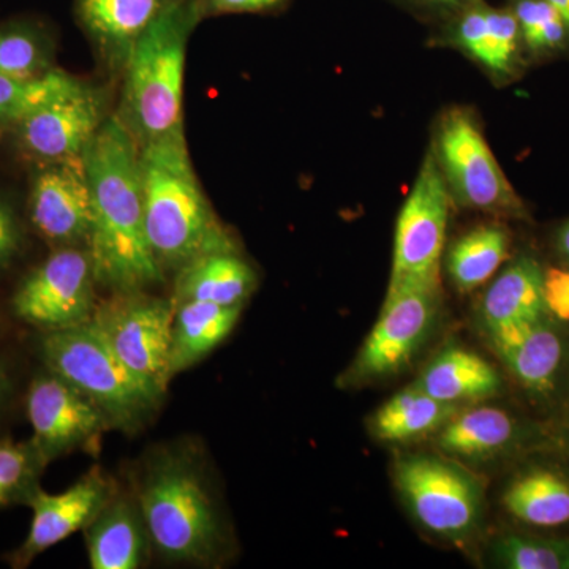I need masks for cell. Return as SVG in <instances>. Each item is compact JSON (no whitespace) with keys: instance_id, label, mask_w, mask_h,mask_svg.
I'll return each instance as SVG.
<instances>
[{"instance_id":"cell-1","label":"cell","mask_w":569,"mask_h":569,"mask_svg":"<svg viewBox=\"0 0 569 569\" xmlns=\"http://www.w3.org/2000/svg\"><path fill=\"white\" fill-rule=\"evenodd\" d=\"M92 190L88 249L96 282L116 291H141L164 280L146 233L140 144L118 114L107 118L84 152Z\"/></svg>"},{"instance_id":"cell-2","label":"cell","mask_w":569,"mask_h":569,"mask_svg":"<svg viewBox=\"0 0 569 569\" xmlns=\"http://www.w3.org/2000/svg\"><path fill=\"white\" fill-rule=\"evenodd\" d=\"M146 233L163 271H176L213 252H234L194 173L182 129L140 146Z\"/></svg>"},{"instance_id":"cell-3","label":"cell","mask_w":569,"mask_h":569,"mask_svg":"<svg viewBox=\"0 0 569 569\" xmlns=\"http://www.w3.org/2000/svg\"><path fill=\"white\" fill-rule=\"evenodd\" d=\"M201 14L200 0H173L127 59L118 118L140 146L183 127L187 47Z\"/></svg>"},{"instance_id":"cell-4","label":"cell","mask_w":569,"mask_h":569,"mask_svg":"<svg viewBox=\"0 0 569 569\" xmlns=\"http://www.w3.org/2000/svg\"><path fill=\"white\" fill-rule=\"evenodd\" d=\"M149 541L164 559L212 563L224 545L223 527L203 478L189 459L164 452L149 463L138 488Z\"/></svg>"},{"instance_id":"cell-5","label":"cell","mask_w":569,"mask_h":569,"mask_svg":"<svg viewBox=\"0 0 569 569\" xmlns=\"http://www.w3.org/2000/svg\"><path fill=\"white\" fill-rule=\"evenodd\" d=\"M44 365L103 411L111 426L138 429L163 395L134 376L89 323L44 332Z\"/></svg>"},{"instance_id":"cell-6","label":"cell","mask_w":569,"mask_h":569,"mask_svg":"<svg viewBox=\"0 0 569 569\" xmlns=\"http://www.w3.org/2000/svg\"><path fill=\"white\" fill-rule=\"evenodd\" d=\"M395 482L408 511L430 533L463 545L481 526L485 488L459 463L438 456H402L395 463Z\"/></svg>"},{"instance_id":"cell-7","label":"cell","mask_w":569,"mask_h":569,"mask_svg":"<svg viewBox=\"0 0 569 569\" xmlns=\"http://www.w3.org/2000/svg\"><path fill=\"white\" fill-rule=\"evenodd\" d=\"M432 149L452 203L490 216L526 219V204L509 183L470 111L452 108L445 112Z\"/></svg>"},{"instance_id":"cell-8","label":"cell","mask_w":569,"mask_h":569,"mask_svg":"<svg viewBox=\"0 0 569 569\" xmlns=\"http://www.w3.org/2000/svg\"><path fill=\"white\" fill-rule=\"evenodd\" d=\"M440 306L441 277H391L380 317L346 373L347 380H378L406 369L429 339Z\"/></svg>"},{"instance_id":"cell-9","label":"cell","mask_w":569,"mask_h":569,"mask_svg":"<svg viewBox=\"0 0 569 569\" xmlns=\"http://www.w3.org/2000/svg\"><path fill=\"white\" fill-rule=\"evenodd\" d=\"M173 299L141 291H116L97 302L93 328L134 376L164 395L170 383Z\"/></svg>"},{"instance_id":"cell-10","label":"cell","mask_w":569,"mask_h":569,"mask_svg":"<svg viewBox=\"0 0 569 569\" xmlns=\"http://www.w3.org/2000/svg\"><path fill=\"white\" fill-rule=\"evenodd\" d=\"M96 284L88 249L56 247L18 287L13 312L44 331L89 323L97 306Z\"/></svg>"},{"instance_id":"cell-11","label":"cell","mask_w":569,"mask_h":569,"mask_svg":"<svg viewBox=\"0 0 569 569\" xmlns=\"http://www.w3.org/2000/svg\"><path fill=\"white\" fill-rule=\"evenodd\" d=\"M451 194L430 149L397 217L391 277L440 279Z\"/></svg>"},{"instance_id":"cell-12","label":"cell","mask_w":569,"mask_h":569,"mask_svg":"<svg viewBox=\"0 0 569 569\" xmlns=\"http://www.w3.org/2000/svg\"><path fill=\"white\" fill-rule=\"evenodd\" d=\"M28 417L31 445L44 466L73 449L91 448L111 427L96 403L52 372L32 381Z\"/></svg>"},{"instance_id":"cell-13","label":"cell","mask_w":569,"mask_h":569,"mask_svg":"<svg viewBox=\"0 0 569 569\" xmlns=\"http://www.w3.org/2000/svg\"><path fill=\"white\" fill-rule=\"evenodd\" d=\"M29 216L37 233L56 247L88 244L92 190L84 156L40 163L31 182Z\"/></svg>"},{"instance_id":"cell-14","label":"cell","mask_w":569,"mask_h":569,"mask_svg":"<svg viewBox=\"0 0 569 569\" xmlns=\"http://www.w3.org/2000/svg\"><path fill=\"white\" fill-rule=\"evenodd\" d=\"M104 121L102 92L84 82L33 111L14 130L21 151L40 164L84 156Z\"/></svg>"},{"instance_id":"cell-15","label":"cell","mask_w":569,"mask_h":569,"mask_svg":"<svg viewBox=\"0 0 569 569\" xmlns=\"http://www.w3.org/2000/svg\"><path fill=\"white\" fill-rule=\"evenodd\" d=\"M114 497L111 479L99 467L92 468L62 493H47L37 486L26 498L32 508L31 529L21 548L11 557V565L28 567L44 550L84 530Z\"/></svg>"},{"instance_id":"cell-16","label":"cell","mask_w":569,"mask_h":569,"mask_svg":"<svg viewBox=\"0 0 569 569\" xmlns=\"http://www.w3.org/2000/svg\"><path fill=\"white\" fill-rule=\"evenodd\" d=\"M490 346L512 376L531 392L552 389L563 361V342L549 318L489 329Z\"/></svg>"},{"instance_id":"cell-17","label":"cell","mask_w":569,"mask_h":569,"mask_svg":"<svg viewBox=\"0 0 569 569\" xmlns=\"http://www.w3.org/2000/svg\"><path fill=\"white\" fill-rule=\"evenodd\" d=\"M173 0H77L78 18L104 61L123 70L134 43Z\"/></svg>"},{"instance_id":"cell-18","label":"cell","mask_w":569,"mask_h":569,"mask_svg":"<svg viewBox=\"0 0 569 569\" xmlns=\"http://www.w3.org/2000/svg\"><path fill=\"white\" fill-rule=\"evenodd\" d=\"M84 531L93 569H134L144 561L149 535L138 503L112 498Z\"/></svg>"},{"instance_id":"cell-19","label":"cell","mask_w":569,"mask_h":569,"mask_svg":"<svg viewBox=\"0 0 569 569\" xmlns=\"http://www.w3.org/2000/svg\"><path fill=\"white\" fill-rule=\"evenodd\" d=\"M545 271L537 260L518 258L498 274L482 295L479 318L486 331L498 326L527 323L549 317L546 309Z\"/></svg>"},{"instance_id":"cell-20","label":"cell","mask_w":569,"mask_h":569,"mask_svg":"<svg viewBox=\"0 0 569 569\" xmlns=\"http://www.w3.org/2000/svg\"><path fill=\"white\" fill-rule=\"evenodd\" d=\"M257 287L252 266L238 252H213L179 269L174 284V305L183 301L242 306Z\"/></svg>"},{"instance_id":"cell-21","label":"cell","mask_w":569,"mask_h":569,"mask_svg":"<svg viewBox=\"0 0 569 569\" xmlns=\"http://www.w3.org/2000/svg\"><path fill=\"white\" fill-rule=\"evenodd\" d=\"M413 385L440 402L459 407L496 396L501 380L485 358L466 348L451 347L436 356Z\"/></svg>"},{"instance_id":"cell-22","label":"cell","mask_w":569,"mask_h":569,"mask_svg":"<svg viewBox=\"0 0 569 569\" xmlns=\"http://www.w3.org/2000/svg\"><path fill=\"white\" fill-rule=\"evenodd\" d=\"M171 329L170 376L200 362L233 331L242 306H219L203 301L174 305Z\"/></svg>"},{"instance_id":"cell-23","label":"cell","mask_w":569,"mask_h":569,"mask_svg":"<svg viewBox=\"0 0 569 569\" xmlns=\"http://www.w3.org/2000/svg\"><path fill=\"white\" fill-rule=\"evenodd\" d=\"M518 421L497 407L456 413L438 430V448L452 458L488 460L503 455L519 440Z\"/></svg>"},{"instance_id":"cell-24","label":"cell","mask_w":569,"mask_h":569,"mask_svg":"<svg viewBox=\"0 0 569 569\" xmlns=\"http://www.w3.org/2000/svg\"><path fill=\"white\" fill-rule=\"evenodd\" d=\"M519 39L515 13L489 7L468 10L456 28L459 47L497 77H508L516 69Z\"/></svg>"},{"instance_id":"cell-25","label":"cell","mask_w":569,"mask_h":569,"mask_svg":"<svg viewBox=\"0 0 569 569\" xmlns=\"http://www.w3.org/2000/svg\"><path fill=\"white\" fill-rule=\"evenodd\" d=\"M458 411L411 385L378 408L370 427L380 440L407 443L438 432Z\"/></svg>"},{"instance_id":"cell-26","label":"cell","mask_w":569,"mask_h":569,"mask_svg":"<svg viewBox=\"0 0 569 569\" xmlns=\"http://www.w3.org/2000/svg\"><path fill=\"white\" fill-rule=\"evenodd\" d=\"M509 515L535 527H560L569 522V481L546 468H533L508 486L503 496Z\"/></svg>"},{"instance_id":"cell-27","label":"cell","mask_w":569,"mask_h":569,"mask_svg":"<svg viewBox=\"0 0 569 569\" xmlns=\"http://www.w3.org/2000/svg\"><path fill=\"white\" fill-rule=\"evenodd\" d=\"M509 234L496 223L481 224L460 236L449 247L447 271L452 284L462 293L478 290L489 282L507 260Z\"/></svg>"},{"instance_id":"cell-28","label":"cell","mask_w":569,"mask_h":569,"mask_svg":"<svg viewBox=\"0 0 569 569\" xmlns=\"http://www.w3.org/2000/svg\"><path fill=\"white\" fill-rule=\"evenodd\" d=\"M84 82L51 69L33 78L0 77V132L17 129L33 111L77 91Z\"/></svg>"},{"instance_id":"cell-29","label":"cell","mask_w":569,"mask_h":569,"mask_svg":"<svg viewBox=\"0 0 569 569\" xmlns=\"http://www.w3.org/2000/svg\"><path fill=\"white\" fill-rule=\"evenodd\" d=\"M47 41L33 29L10 26L0 29V77L33 78L51 70Z\"/></svg>"},{"instance_id":"cell-30","label":"cell","mask_w":569,"mask_h":569,"mask_svg":"<svg viewBox=\"0 0 569 569\" xmlns=\"http://www.w3.org/2000/svg\"><path fill=\"white\" fill-rule=\"evenodd\" d=\"M493 556L501 567L509 569H569V538L508 535L497 542Z\"/></svg>"},{"instance_id":"cell-31","label":"cell","mask_w":569,"mask_h":569,"mask_svg":"<svg viewBox=\"0 0 569 569\" xmlns=\"http://www.w3.org/2000/svg\"><path fill=\"white\" fill-rule=\"evenodd\" d=\"M43 467L31 441H0V508L14 500H26L37 488V477Z\"/></svg>"},{"instance_id":"cell-32","label":"cell","mask_w":569,"mask_h":569,"mask_svg":"<svg viewBox=\"0 0 569 569\" xmlns=\"http://www.w3.org/2000/svg\"><path fill=\"white\" fill-rule=\"evenodd\" d=\"M512 13L519 22L520 37L531 50H553L563 43L567 26L548 0H519Z\"/></svg>"},{"instance_id":"cell-33","label":"cell","mask_w":569,"mask_h":569,"mask_svg":"<svg viewBox=\"0 0 569 569\" xmlns=\"http://www.w3.org/2000/svg\"><path fill=\"white\" fill-rule=\"evenodd\" d=\"M546 309L550 316L561 321H569V271L565 269L550 268L545 271Z\"/></svg>"},{"instance_id":"cell-34","label":"cell","mask_w":569,"mask_h":569,"mask_svg":"<svg viewBox=\"0 0 569 569\" xmlns=\"http://www.w3.org/2000/svg\"><path fill=\"white\" fill-rule=\"evenodd\" d=\"M22 247L20 220L13 208L0 197V268H6L17 258Z\"/></svg>"},{"instance_id":"cell-35","label":"cell","mask_w":569,"mask_h":569,"mask_svg":"<svg viewBox=\"0 0 569 569\" xmlns=\"http://www.w3.org/2000/svg\"><path fill=\"white\" fill-rule=\"evenodd\" d=\"M282 0H200L203 13H257Z\"/></svg>"},{"instance_id":"cell-36","label":"cell","mask_w":569,"mask_h":569,"mask_svg":"<svg viewBox=\"0 0 569 569\" xmlns=\"http://www.w3.org/2000/svg\"><path fill=\"white\" fill-rule=\"evenodd\" d=\"M557 247H559L560 253L569 260V222L560 228L559 236H557Z\"/></svg>"},{"instance_id":"cell-37","label":"cell","mask_w":569,"mask_h":569,"mask_svg":"<svg viewBox=\"0 0 569 569\" xmlns=\"http://www.w3.org/2000/svg\"><path fill=\"white\" fill-rule=\"evenodd\" d=\"M548 2L553 9L559 11L561 20L565 21V26H567L569 32V0H548Z\"/></svg>"},{"instance_id":"cell-38","label":"cell","mask_w":569,"mask_h":569,"mask_svg":"<svg viewBox=\"0 0 569 569\" xmlns=\"http://www.w3.org/2000/svg\"><path fill=\"white\" fill-rule=\"evenodd\" d=\"M422 2L441 3V6H455V3L466 2V0H422Z\"/></svg>"},{"instance_id":"cell-39","label":"cell","mask_w":569,"mask_h":569,"mask_svg":"<svg viewBox=\"0 0 569 569\" xmlns=\"http://www.w3.org/2000/svg\"><path fill=\"white\" fill-rule=\"evenodd\" d=\"M3 389H6V381H3L2 372H0V397L3 395Z\"/></svg>"}]
</instances>
